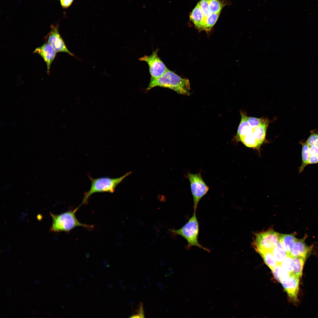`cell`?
I'll use <instances>...</instances> for the list:
<instances>
[{"instance_id": "14", "label": "cell", "mask_w": 318, "mask_h": 318, "mask_svg": "<svg viewBox=\"0 0 318 318\" xmlns=\"http://www.w3.org/2000/svg\"><path fill=\"white\" fill-rule=\"evenodd\" d=\"M297 238L292 234H279V240L287 255Z\"/></svg>"}, {"instance_id": "4", "label": "cell", "mask_w": 318, "mask_h": 318, "mask_svg": "<svg viewBox=\"0 0 318 318\" xmlns=\"http://www.w3.org/2000/svg\"><path fill=\"white\" fill-rule=\"evenodd\" d=\"M170 231L174 235L180 236L185 239L187 242L186 247V249L188 250L192 246H195L210 252L209 249L202 245L198 241L199 223L196 212H193L192 216L181 228Z\"/></svg>"}, {"instance_id": "2", "label": "cell", "mask_w": 318, "mask_h": 318, "mask_svg": "<svg viewBox=\"0 0 318 318\" xmlns=\"http://www.w3.org/2000/svg\"><path fill=\"white\" fill-rule=\"evenodd\" d=\"M157 86L168 88L181 94H190V84L188 80L182 78L169 69L159 77H151L146 90L148 91Z\"/></svg>"}, {"instance_id": "13", "label": "cell", "mask_w": 318, "mask_h": 318, "mask_svg": "<svg viewBox=\"0 0 318 318\" xmlns=\"http://www.w3.org/2000/svg\"><path fill=\"white\" fill-rule=\"evenodd\" d=\"M190 18L196 28L199 30L202 31L204 19L198 3L191 12Z\"/></svg>"}, {"instance_id": "19", "label": "cell", "mask_w": 318, "mask_h": 318, "mask_svg": "<svg viewBox=\"0 0 318 318\" xmlns=\"http://www.w3.org/2000/svg\"><path fill=\"white\" fill-rule=\"evenodd\" d=\"M259 253L264 259L266 264L271 270L278 264L271 251H264Z\"/></svg>"}, {"instance_id": "22", "label": "cell", "mask_w": 318, "mask_h": 318, "mask_svg": "<svg viewBox=\"0 0 318 318\" xmlns=\"http://www.w3.org/2000/svg\"><path fill=\"white\" fill-rule=\"evenodd\" d=\"M209 1V0H201L198 3L204 17L203 31L204 30L205 22L206 18L213 13L211 12L210 10L208 4Z\"/></svg>"}, {"instance_id": "24", "label": "cell", "mask_w": 318, "mask_h": 318, "mask_svg": "<svg viewBox=\"0 0 318 318\" xmlns=\"http://www.w3.org/2000/svg\"><path fill=\"white\" fill-rule=\"evenodd\" d=\"M306 142L309 146L314 145L318 147V132H311Z\"/></svg>"}, {"instance_id": "23", "label": "cell", "mask_w": 318, "mask_h": 318, "mask_svg": "<svg viewBox=\"0 0 318 318\" xmlns=\"http://www.w3.org/2000/svg\"><path fill=\"white\" fill-rule=\"evenodd\" d=\"M281 265L284 269L290 273H292L294 266V262L292 258L287 255L282 261Z\"/></svg>"}, {"instance_id": "1", "label": "cell", "mask_w": 318, "mask_h": 318, "mask_svg": "<svg viewBox=\"0 0 318 318\" xmlns=\"http://www.w3.org/2000/svg\"><path fill=\"white\" fill-rule=\"evenodd\" d=\"M240 115L241 121L235 139L247 147L259 149L266 140L269 121L260 125H253L249 123L245 112L241 111Z\"/></svg>"}, {"instance_id": "25", "label": "cell", "mask_w": 318, "mask_h": 318, "mask_svg": "<svg viewBox=\"0 0 318 318\" xmlns=\"http://www.w3.org/2000/svg\"><path fill=\"white\" fill-rule=\"evenodd\" d=\"M61 7L63 9H67L72 4L74 0H60Z\"/></svg>"}, {"instance_id": "9", "label": "cell", "mask_w": 318, "mask_h": 318, "mask_svg": "<svg viewBox=\"0 0 318 318\" xmlns=\"http://www.w3.org/2000/svg\"><path fill=\"white\" fill-rule=\"evenodd\" d=\"M50 30L44 37L46 42L49 44L57 52H65L74 57L67 48L59 32V24H51Z\"/></svg>"}, {"instance_id": "11", "label": "cell", "mask_w": 318, "mask_h": 318, "mask_svg": "<svg viewBox=\"0 0 318 318\" xmlns=\"http://www.w3.org/2000/svg\"><path fill=\"white\" fill-rule=\"evenodd\" d=\"M299 278L291 274L288 279L281 283L290 299L294 302H296L298 299Z\"/></svg>"}, {"instance_id": "7", "label": "cell", "mask_w": 318, "mask_h": 318, "mask_svg": "<svg viewBox=\"0 0 318 318\" xmlns=\"http://www.w3.org/2000/svg\"><path fill=\"white\" fill-rule=\"evenodd\" d=\"M279 235L272 230L257 234L254 242L256 250L259 253L264 251H272L279 240Z\"/></svg>"}, {"instance_id": "29", "label": "cell", "mask_w": 318, "mask_h": 318, "mask_svg": "<svg viewBox=\"0 0 318 318\" xmlns=\"http://www.w3.org/2000/svg\"><path fill=\"white\" fill-rule=\"evenodd\" d=\"M130 317L131 318H141L139 314H134L132 315Z\"/></svg>"}, {"instance_id": "20", "label": "cell", "mask_w": 318, "mask_h": 318, "mask_svg": "<svg viewBox=\"0 0 318 318\" xmlns=\"http://www.w3.org/2000/svg\"><path fill=\"white\" fill-rule=\"evenodd\" d=\"M209 6L212 13H220L224 6L223 2L219 0H209Z\"/></svg>"}, {"instance_id": "10", "label": "cell", "mask_w": 318, "mask_h": 318, "mask_svg": "<svg viewBox=\"0 0 318 318\" xmlns=\"http://www.w3.org/2000/svg\"><path fill=\"white\" fill-rule=\"evenodd\" d=\"M33 53L39 55L43 59L46 64L47 73L49 74L51 64L56 57L57 52L46 42L40 47L36 48Z\"/></svg>"}, {"instance_id": "15", "label": "cell", "mask_w": 318, "mask_h": 318, "mask_svg": "<svg viewBox=\"0 0 318 318\" xmlns=\"http://www.w3.org/2000/svg\"><path fill=\"white\" fill-rule=\"evenodd\" d=\"M271 270L276 279L281 283L288 279L291 274L280 264H278Z\"/></svg>"}, {"instance_id": "12", "label": "cell", "mask_w": 318, "mask_h": 318, "mask_svg": "<svg viewBox=\"0 0 318 318\" xmlns=\"http://www.w3.org/2000/svg\"><path fill=\"white\" fill-rule=\"evenodd\" d=\"M305 238L297 239L288 255L292 258L302 257L306 258L311 250L305 242Z\"/></svg>"}, {"instance_id": "18", "label": "cell", "mask_w": 318, "mask_h": 318, "mask_svg": "<svg viewBox=\"0 0 318 318\" xmlns=\"http://www.w3.org/2000/svg\"><path fill=\"white\" fill-rule=\"evenodd\" d=\"M302 163L299 168V172L301 173L304 168L309 164V146L306 142L302 143Z\"/></svg>"}, {"instance_id": "6", "label": "cell", "mask_w": 318, "mask_h": 318, "mask_svg": "<svg viewBox=\"0 0 318 318\" xmlns=\"http://www.w3.org/2000/svg\"><path fill=\"white\" fill-rule=\"evenodd\" d=\"M186 177L190 183L194 212H196L199 201L207 193L209 188L203 180L201 172L196 174L188 173Z\"/></svg>"}, {"instance_id": "16", "label": "cell", "mask_w": 318, "mask_h": 318, "mask_svg": "<svg viewBox=\"0 0 318 318\" xmlns=\"http://www.w3.org/2000/svg\"><path fill=\"white\" fill-rule=\"evenodd\" d=\"M272 252L278 264H281L282 261L287 255L279 240L272 251Z\"/></svg>"}, {"instance_id": "28", "label": "cell", "mask_w": 318, "mask_h": 318, "mask_svg": "<svg viewBox=\"0 0 318 318\" xmlns=\"http://www.w3.org/2000/svg\"><path fill=\"white\" fill-rule=\"evenodd\" d=\"M138 307V314L140 315L141 318L144 317V313L143 308V304L142 302H141L140 303Z\"/></svg>"}, {"instance_id": "3", "label": "cell", "mask_w": 318, "mask_h": 318, "mask_svg": "<svg viewBox=\"0 0 318 318\" xmlns=\"http://www.w3.org/2000/svg\"><path fill=\"white\" fill-rule=\"evenodd\" d=\"M80 207L58 215L50 213L52 223L50 231L55 232H69L78 226L90 229L93 228L94 226L82 223L77 218L75 213Z\"/></svg>"}, {"instance_id": "26", "label": "cell", "mask_w": 318, "mask_h": 318, "mask_svg": "<svg viewBox=\"0 0 318 318\" xmlns=\"http://www.w3.org/2000/svg\"><path fill=\"white\" fill-rule=\"evenodd\" d=\"M309 155L318 156V147L314 145L309 146Z\"/></svg>"}, {"instance_id": "8", "label": "cell", "mask_w": 318, "mask_h": 318, "mask_svg": "<svg viewBox=\"0 0 318 318\" xmlns=\"http://www.w3.org/2000/svg\"><path fill=\"white\" fill-rule=\"evenodd\" d=\"M158 49L149 56L145 55L139 58L148 64L151 78H157L163 75L168 69L158 55Z\"/></svg>"}, {"instance_id": "17", "label": "cell", "mask_w": 318, "mask_h": 318, "mask_svg": "<svg viewBox=\"0 0 318 318\" xmlns=\"http://www.w3.org/2000/svg\"><path fill=\"white\" fill-rule=\"evenodd\" d=\"M293 258L294 266L292 274L300 278L302 276L304 265L306 258L302 257H297Z\"/></svg>"}, {"instance_id": "5", "label": "cell", "mask_w": 318, "mask_h": 318, "mask_svg": "<svg viewBox=\"0 0 318 318\" xmlns=\"http://www.w3.org/2000/svg\"><path fill=\"white\" fill-rule=\"evenodd\" d=\"M130 173V172H128L120 177L115 178L103 177L95 178L89 176L91 183V187L89 190L84 193L81 205L87 204L89 198L94 193H113L117 186Z\"/></svg>"}, {"instance_id": "27", "label": "cell", "mask_w": 318, "mask_h": 318, "mask_svg": "<svg viewBox=\"0 0 318 318\" xmlns=\"http://www.w3.org/2000/svg\"><path fill=\"white\" fill-rule=\"evenodd\" d=\"M318 163V156L309 155V164H316Z\"/></svg>"}, {"instance_id": "21", "label": "cell", "mask_w": 318, "mask_h": 318, "mask_svg": "<svg viewBox=\"0 0 318 318\" xmlns=\"http://www.w3.org/2000/svg\"><path fill=\"white\" fill-rule=\"evenodd\" d=\"M220 13H212L205 21L204 31H209L216 23Z\"/></svg>"}]
</instances>
